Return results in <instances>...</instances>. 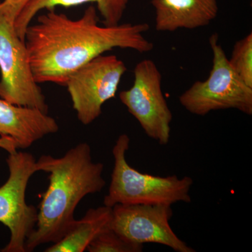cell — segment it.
<instances>
[{
  "instance_id": "277c9868",
  "label": "cell",
  "mask_w": 252,
  "mask_h": 252,
  "mask_svg": "<svg viewBox=\"0 0 252 252\" xmlns=\"http://www.w3.org/2000/svg\"><path fill=\"white\" fill-rule=\"evenodd\" d=\"M213 64L205 81H197L180 96L181 105L190 114L205 116L213 111L236 109L252 115V88L230 65L217 33L209 39Z\"/></svg>"
},
{
  "instance_id": "3957f363",
  "label": "cell",
  "mask_w": 252,
  "mask_h": 252,
  "mask_svg": "<svg viewBox=\"0 0 252 252\" xmlns=\"http://www.w3.org/2000/svg\"><path fill=\"white\" fill-rule=\"evenodd\" d=\"M130 142L128 135L122 134L113 147L114 167L104 205L162 204L172 206L180 202L190 203L193 179L188 176L181 179L176 175L159 177L135 170L126 160Z\"/></svg>"
},
{
  "instance_id": "5bb4252c",
  "label": "cell",
  "mask_w": 252,
  "mask_h": 252,
  "mask_svg": "<svg viewBox=\"0 0 252 252\" xmlns=\"http://www.w3.org/2000/svg\"><path fill=\"white\" fill-rule=\"evenodd\" d=\"M230 65L242 80L252 88V33L235 43L232 51Z\"/></svg>"
},
{
  "instance_id": "2e32d148",
  "label": "cell",
  "mask_w": 252,
  "mask_h": 252,
  "mask_svg": "<svg viewBox=\"0 0 252 252\" xmlns=\"http://www.w3.org/2000/svg\"><path fill=\"white\" fill-rule=\"evenodd\" d=\"M32 0H2L0 1V13L11 21H16V18Z\"/></svg>"
},
{
  "instance_id": "8fae6325",
  "label": "cell",
  "mask_w": 252,
  "mask_h": 252,
  "mask_svg": "<svg viewBox=\"0 0 252 252\" xmlns=\"http://www.w3.org/2000/svg\"><path fill=\"white\" fill-rule=\"evenodd\" d=\"M151 2L158 32L205 27L218 14L217 0H152Z\"/></svg>"
},
{
  "instance_id": "30bf717a",
  "label": "cell",
  "mask_w": 252,
  "mask_h": 252,
  "mask_svg": "<svg viewBox=\"0 0 252 252\" xmlns=\"http://www.w3.org/2000/svg\"><path fill=\"white\" fill-rule=\"evenodd\" d=\"M59 130L57 122L46 113L0 99V136L11 141L16 149H27Z\"/></svg>"
},
{
  "instance_id": "7c38bea8",
  "label": "cell",
  "mask_w": 252,
  "mask_h": 252,
  "mask_svg": "<svg viewBox=\"0 0 252 252\" xmlns=\"http://www.w3.org/2000/svg\"><path fill=\"white\" fill-rule=\"evenodd\" d=\"M112 207L100 206L89 209L79 220H74L61 240L46 248V252H83L96 237L110 228Z\"/></svg>"
},
{
  "instance_id": "4fadbf2b",
  "label": "cell",
  "mask_w": 252,
  "mask_h": 252,
  "mask_svg": "<svg viewBox=\"0 0 252 252\" xmlns=\"http://www.w3.org/2000/svg\"><path fill=\"white\" fill-rule=\"evenodd\" d=\"M87 3L97 4L104 26H114L122 21L128 0H32L16 18L15 30L18 36L25 41L26 30L39 11L55 9L57 6L69 8Z\"/></svg>"
},
{
  "instance_id": "6da1fadb",
  "label": "cell",
  "mask_w": 252,
  "mask_h": 252,
  "mask_svg": "<svg viewBox=\"0 0 252 252\" xmlns=\"http://www.w3.org/2000/svg\"><path fill=\"white\" fill-rule=\"evenodd\" d=\"M30 25L25 34L28 59L38 84L54 83L65 86L71 75L94 58L114 48L140 54L154 49L144 36L147 23L100 26L97 9L90 6L78 19L46 10Z\"/></svg>"
},
{
  "instance_id": "52a82bcc",
  "label": "cell",
  "mask_w": 252,
  "mask_h": 252,
  "mask_svg": "<svg viewBox=\"0 0 252 252\" xmlns=\"http://www.w3.org/2000/svg\"><path fill=\"white\" fill-rule=\"evenodd\" d=\"M130 89L119 94L121 102L135 118L146 135L160 145L168 144L172 114L162 90V74L152 60L136 64Z\"/></svg>"
},
{
  "instance_id": "9a60e30c",
  "label": "cell",
  "mask_w": 252,
  "mask_h": 252,
  "mask_svg": "<svg viewBox=\"0 0 252 252\" xmlns=\"http://www.w3.org/2000/svg\"><path fill=\"white\" fill-rule=\"evenodd\" d=\"M86 250L89 252H142L144 245L126 240L110 227L96 237Z\"/></svg>"
},
{
  "instance_id": "5b68a950",
  "label": "cell",
  "mask_w": 252,
  "mask_h": 252,
  "mask_svg": "<svg viewBox=\"0 0 252 252\" xmlns=\"http://www.w3.org/2000/svg\"><path fill=\"white\" fill-rule=\"evenodd\" d=\"M9 154V178L0 187V223L9 228L11 237L1 252H26V240L34 229L38 216L35 207L26 203V189L39 167L31 154L17 150Z\"/></svg>"
},
{
  "instance_id": "ba28073f",
  "label": "cell",
  "mask_w": 252,
  "mask_h": 252,
  "mask_svg": "<svg viewBox=\"0 0 252 252\" xmlns=\"http://www.w3.org/2000/svg\"><path fill=\"white\" fill-rule=\"evenodd\" d=\"M127 67L114 55L91 60L67 79L66 87L81 124H92L102 114V106L114 98Z\"/></svg>"
},
{
  "instance_id": "8992f818",
  "label": "cell",
  "mask_w": 252,
  "mask_h": 252,
  "mask_svg": "<svg viewBox=\"0 0 252 252\" xmlns=\"http://www.w3.org/2000/svg\"><path fill=\"white\" fill-rule=\"evenodd\" d=\"M0 97L21 107L48 114L42 90L33 75L27 47L18 36L14 21L0 13Z\"/></svg>"
},
{
  "instance_id": "9c48e42d",
  "label": "cell",
  "mask_w": 252,
  "mask_h": 252,
  "mask_svg": "<svg viewBox=\"0 0 252 252\" xmlns=\"http://www.w3.org/2000/svg\"><path fill=\"white\" fill-rule=\"evenodd\" d=\"M172 215L171 205L117 204L112 207L111 228L132 243L159 244L177 252H195L172 230Z\"/></svg>"
},
{
  "instance_id": "7a4b0ae2",
  "label": "cell",
  "mask_w": 252,
  "mask_h": 252,
  "mask_svg": "<svg viewBox=\"0 0 252 252\" xmlns=\"http://www.w3.org/2000/svg\"><path fill=\"white\" fill-rule=\"evenodd\" d=\"M39 171L49 173V185L41 195L34 229L26 240V252L55 243L66 234L74 220L78 204L89 194L99 193L106 185L104 165L93 161L90 145L78 144L61 158L42 156Z\"/></svg>"
}]
</instances>
